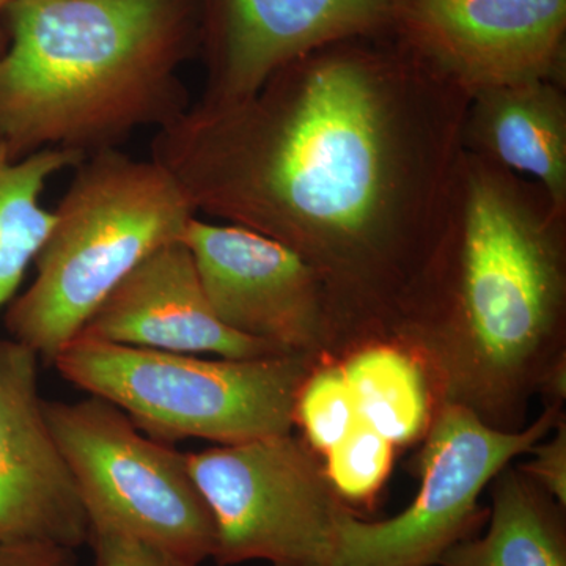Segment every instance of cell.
Wrapping results in <instances>:
<instances>
[{"instance_id": "obj_18", "label": "cell", "mask_w": 566, "mask_h": 566, "mask_svg": "<svg viewBox=\"0 0 566 566\" xmlns=\"http://www.w3.org/2000/svg\"><path fill=\"white\" fill-rule=\"evenodd\" d=\"M395 444L365 420L326 453V474L334 490L354 512L371 509L394 464Z\"/></svg>"}, {"instance_id": "obj_2", "label": "cell", "mask_w": 566, "mask_h": 566, "mask_svg": "<svg viewBox=\"0 0 566 566\" xmlns=\"http://www.w3.org/2000/svg\"><path fill=\"white\" fill-rule=\"evenodd\" d=\"M422 365L436 406L504 431L566 363V210L472 153L444 223L389 335Z\"/></svg>"}, {"instance_id": "obj_5", "label": "cell", "mask_w": 566, "mask_h": 566, "mask_svg": "<svg viewBox=\"0 0 566 566\" xmlns=\"http://www.w3.org/2000/svg\"><path fill=\"white\" fill-rule=\"evenodd\" d=\"M52 365L156 441L233 446L292 433L297 395L319 364L301 356L203 359L80 335Z\"/></svg>"}, {"instance_id": "obj_13", "label": "cell", "mask_w": 566, "mask_h": 566, "mask_svg": "<svg viewBox=\"0 0 566 566\" xmlns=\"http://www.w3.org/2000/svg\"><path fill=\"white\" fill-rule=\"evenodd\" d=\"M81 335L158 352L223 359L292 356L234 333L216 315L182 241L156 249L99 305Z\"/></svg>"}, {"instance_id": "obj_7", "label": "cell", "mask_w": 566, "mask_h": 566, "mask_svg": "<svg viewBox=\"0 0 566 566\" xmlns=\"http://www.w3.org/2000/svg\"><path fill=\"white\" fill-rule=\"evenodd\" d=\"M216 531L212 562L331 566L349 509L318 453L293 433L186 453Z\"/></svg>"}, {"instance_id": "obj_4", "label": "cell", "mask_w": 566, "mask_h": 566, "mask_svg": "<svg viewBox=\"0 0 566 566\" xmlns=\"http://www.w3.org/2000/svg\"><path fill=\"white\" fill-rule=\"evenodd\" d=\"M73 170L33 262L35 275L3 311L9 337L46 364L80 337L142 260L180 241L199 216L172 175L153 159L111 148Z\"/></svg>"}, {"instance_id": "obj_23", "label": "cell", "mask_w": 566, "mask_h": 566, "mask_svg": "<svg viewBox=\"0 0 566 566\" xmlns=\"http://www.w3.org/2000/svg\"><path fill=\"white\" fill-rule=\"evenodd\" d=\"M14 0H0V17L2 14H6V11L9 10V7L11 3H13ZM7 48V36L3 35V32L0 31V54H2L3 50Z\"/></svg>"}, {"instance_id": "obj_20", "label": "cell", "mask_w": 566, "mask_h": 566, "mask_svg": "<svg viewBox=\"0 0 566 566\" xmlns=\"http://www.w3.org/2000/svg\"><path fill=\"white\" fill-rule=\"evenodd\" d=\"M92 566H197L111 528L92 527Z\"/></svg>"}, {"instance_id": "obj_22", "label": "cell", "mask_w": 566, "mask_h": 566, "mask_svg": "<svg viewBox=\"0 0 566 566\" xmlns=\"http://www.w3.org/2000/svg\"><path fill=\"white\" fill-rule=\"evenodd\" d=\"M74 553L46 542L0 543V566H76Z\"/></svg>"}, {"instance_id": "obj_11", "label": "cell", "mask_w": 566, "mask_h": 566, "mask_svg": "<svg viewBox=\"0 0 566 566\" xmlns=\"http://www.w3.org/2000/svg\"><path fill=\"white\" fill-rule=\"evenodd\" d=\"M405 0H199L207 80L197 103L252 95L286 63L327 44L394 32Z\"/></svg>"}, {"instance_id": "obj_3", "label": "cell", "mask_w": 566, "mask_h": 566, "mask_svg": "<svg viewBox=\"0 0 566 566\" xmlns=\"http://www.w3.org/2000/svg\"><path fill=\"white\" fill-rule=\"evenodd\" d=\"M0 54V136L22 159L91 156L191 106L178 76L200 48L199 0H14Z\"/></svg>"}, {"instance_id": "obj_17", "label": "cell", "mask_w": 566, "mask_h": 566, "mask_svg": "<svg viewBox=\"0 0 566 566\" xmlns=\"http://www.w3.org/2000/svg\"><path fill=\"white\" fill-rule=\"evenodd\" d=\"M85 158L76 151L44 148L14 159L0 136V314L20 293L54 222V211L41 205L48 182Z\"/></svg>"}, {"instance_id": "obj_21", "label": "cell", "mask_w": 566, "mask_h": 566, "mask_svg": "<svg viewBox=\"0 0 566 566\" xmlns=\"http://www.w3.org/2000/svg\"><path fill=\"white\" fill-rule=\"evenodd\" d=\"M553 434L536 442L527 463L517 465L536 485L542 486L558 504L566 506V423L565 417Z\"/></svg>"}, {"instance_id": "obj_14", "label": "cell", "mask_w": 566, "mask_h": 566, "mask_svg": "<svg viewBox=\"0 0 566 566\" xmlns=\"http://www.w3.org/2000/svg\"><path fill=\"white\" fill-rule=\"evenodd\" d=\"M465 151L538 182L566 210V85L528 81L471 96Z\"/></svg>"}, {"instance_id": "obj_9", "label": "cell", "mask_w": 566, "mask_h": 566, "mask_svg": "<svg viewBox=\"0 0 566 566\" xmlns=\"http://www.w3.org/2000/svg\"><path fill=\"white\" fill-rule=\"evenodd\" d=\"M226 326L315 364L342 363L348 334L322 275L292 249L234 223L193 216L181 237Z\"/></svg>"}, {"instance_id": "obj_6", "label": "cell", "mask_w": 566, "mask_h": 566, "mask_svg": "<svg viewBox=\"0 0 566 566\" xmlns=\"http://www.w3.org/2000/svg\"><path fill=\"white\" fill-rule=\"evenodd\" d=\"M46 415L91 528L120 532L191 565L212 560L214 523L186 453L142 433L95 395L46 401Z\"/></svg>"}, {"instance_id": "obj_12", "label": "cell", "mask_w": 566, "mask_h": 566, "mask_svg": "<svg viewBox=\"0 0 566 566\" xmlns=\"http://www.w3.org/2000/svg\"><path fill=\"white\" fill-rule=\"evenodd\" d=\"M40 359L0 340V543L87 545L91 526L39 387Z\"/></svg>"}, {"instance_id": "obj_19", "label": "cell", "mask_w": 566, "mask_h": 566, "mask_svg": "<svg viewBox=\"0 0 566 566\" xmlns=\"http://www.w3.org/2000/svg\"><path fill=\"white\" fill-rule=\"evenodd\" d=\"M359 420L356 400L342 363L316 365L307 376L294 409V424L303 428L308 447L326 455Z\"/></svg>"}, {"instance_id": "obj_8", "label": "cell", "mask_w": 566, "mask_h": 566, "mask_svg": "<svg viewBox=\"0 0 566 566\" xmlns=\"http://www.w3.org/2000/svg\"><path fill=\"white\" fill-rule=\"evenodd\" d=\"M560 405L520 431L490 427L460 405L436 406L420 455L422 486L400 515L368 521L348 509L338 521L331 566H438L485 520L479 497L516 457L553 433Z\"/></svg>"}, {"instance_id": "obj_16", "label": "cell", "mask_w": 566, "mask_h": 566, "mask_svg": "<svg viewBox=\"0 0 566 566\" xmlns=\"http://www.w3.org/2000/svg\"><path fill=\"white\" fill-rule=\"evenodd\" d=\"M357 415L395 446L424 438L433 398L422 365L390 338L357 346L342 360Z\"/></svg>"}, {"instance_id": "obj_10", "label": "cell", "mask_w": 566, "mask_h": 566, "mask_svg": "<svg viewBox=\"0 0 566 566\" xmlns=\"http://www.w3.org/2000/svg\"><path fill=\"white\" fill-rule=\"evenodd\" d=\"M394 35L469 96L566 85V0H405Z\"/></svg>"}, {"instance_id": "obj_15", "label": "cell", "mask_w": 566, "mask_h": 566, "mask_svg": "<svg viewBox=\"0 0 566 566\" xmlns=\"http://www.w3.org/2000/svg\"><path fill=\"white\" fill-rule=\"evenodd\" d=\"M565 509L509 464L494 476L485 535L457 543L438 566H566Z\"/></svg>"}, {"instance_id": "obj_1", "label": "cell", "mask_w": 566, "mask_h": 566, "mask_svg": "<svg viewBox=\"0 0 566 566\" xmlns=\"http://www.w3.org/2000/svg\"><path fill=\"white\" fill-rule=\"evenodd\" d=\"M469 102L394 32L356 36L243 99L191 104L150 159L197 212L303 256L359 346L389 334L438 243Z\"/></svg>"}]
</instances>
